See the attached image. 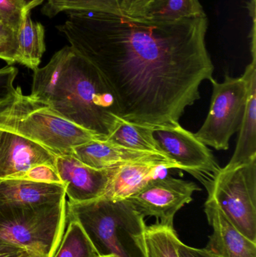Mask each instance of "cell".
<instances>
[{"label":"cell","mask_w":256,"mask_h":257,"mask_svg":"<svg viewBox=\"0 0 256 257\" xmlns=\"http://www.w3.org/2000/svg\"><path fill=\"white\" fill-rule=\"evenodd\" d=\"M178 253L180 257H217L204 248H195L183 244L181 241L178 244Z\"/></svg>","instance_id":"cell-28"},{"label":"cell","mask_w":256,"mask_h":257,"mask_svg":"<svg viewBox=\"0 0 256 257\" xmlns=\"http://www.w3.org/2000/svg\"><path fill=\"white\" fill-rule=\"evenodd\" d=\"M67 231L53 257H97V252L78 222L69 220Z\"/></svg>","instance_id":"cell-21"},{"label":"cell","mask_w":256,"mask_h":257,"mask_svg":"<svg viewBox=\"0 0 256 257\" xmlns=\"http://www.w3.org/2000/svg\"><path fill=\"white\" fill-rule=\"evenodd\" d=\"M33 72L30 96L100 140H105L122 118L100 72L70 45Z\"/></svg>","instance_id":"cell-2"},{"label":"cell","mask_w":256,"mask_h":257,"mask_svg":"<svg viewBox=\"0 0 256 257\" xmlns=\"http://www.w3.org/2000/svg\"><path fill=\"white\" fill-rule=\"evenodd\" d=\"M72 155L81 163L96 169H109L134 162L162 161L175 163L167 156L159 153L126 149L105 140L92 141L75 147Z\"/></svg>","instance_id":"cell-13"},{"label":"cell","mask_w":256,"mask_h":257,"mask_svg":"<svg viewBox=\"0 0 256 257\" xmlns=\"http://www.w3.org/2000/svg\"><path fill=\"white\" fill-rule=\"evenodd\" d=\"M152 135L165 156L204 186L214 179L220 171L207 145L180 123L152 126Z\"/></svg>","instance_id":"cell-8"},{"label":"cell","mask_w":256,"mask_h":257,"mask_svg":"<svg viewBox=\"0 0 256 257\" xmlns=\"http://www.w3.org/2000/svg\"><path fill=\"white\" fill-rule=\"evenodd\" d=\"M16 63L36 70L45 54V30L41 23L31 18V13L24 18L18 32Z\"/></svg>","instance_id":"cell-17"},{"label":"cell","mask_w":256,"mask_h":257,"mask_svg":"<svg viewBox=\"0 0 256 257\" xmlns=\"http://www.w3.org/2000/svg\"><path fill=\"white\" fill-rule=\"evenodd\" d=\"M57 156L22 136L0 130V179L18 178L41 165L56 169Z\"/></svg>","instance_id":"cell-11"},{"label":"cell","mask_w":256,"mask_h":257,"mask_svg":"<svg viewBox=\"0 0 256 257\" xmlns=\"http://www.w3.org/2000/svg\"><path fill=\"white\" fill-rule=\"evenodd\" d=\"M171 169H180L175 163L162 161L134 162L119 166L102 197L112 200L127 199L149 181Z\"/></svg>","instance_id":"cell-14"},{"label":"cell","mask_w":256,"mask_h":257,"mask_svg":"<svg viewBox=\"0 0 256 257\" xmlns=\"http://www.w3.org/2000/svg\"><path fill=\"white\" fill-rule=\"evenodd\" d=\"M66 198L64 185L18 178L0 179V208L57 202Z\"/></svg>","instance_id":"cell-15"},{"label":"cell","mask_w":256,"mask_h":257,"mask_svg":"<svg viewBox=\"0 0 256 257\" xmlns=\"http://www.w3.org/2000/svg\"><path fill=\"white\" fill-rule=\"evenodd\" d=\"M179 239L174 227L156 223L146 226L144 234V248L147 257H180Z\"/></svg>","instance_id":"cell-19"},{"label":"cell","mask_w":256,"mask_h":257,"mask_svg":"<svg viewBox=\"0 0 256 257\" xmlns=\"http://www.w3.org/2000/svg\"><path fill=\"white\" fill-rule=\"evenodd\" d=\"M66 214L67 221L81 225L99 256L147 257L144 217L128 199L69 200Z\"/></svg>","instance_id":"cell-3"},{"label":"cell","mask_w":256,"mask_h":257,"mask_svg":"<svg viewBox=\"0 0 256 257\" xmlns=\"http://www.w3.org/2000/svg\"><path fill=\"white\" fill-rule=\"evenodd\" d=\"M28 250L0 239V257L20 256L27 253Z\"/></svg>","instance_id":"cell-29"},{"label":"cell","mask_w":256,"mask_h":257,"mask_svg":"<svg viewBox=\"0 0 256 257\" xmlns=\"http://www.w3.org/2000/svg\"><path fill=\"white\" fill-rule=\"evenodd\" d=\"M201 188L192 181L171 176L159 177L131 196L130 201L144 217H154L159 224L174 227V218L192 195Z\"/></svg>","instance_id":"cell-9"},{"label":"cell","mask_w":256,"mask_h":257,"mask_svg":"<svg viewBox=\"0 0 256 257\" xmlns=\"http://www.w3.org/2000/svg\"><path fill=\"white\" fill-rule=\"evenodd\" d=\"M165 3V0H120V12L131 19H151Z\"/></svg>","instance_id":"cell-24"},{"label":"cell","mask_w":256,"mask_h":257,"mask_svg":"<svg viewBox=\"0 0 256 257\" xmlns=\"http://www.w3.org/2000/svg\"><path fill=\"white\" fill-rule=\"evenodd\" d=\"M206 15L199 0H165V5L151 19L177 21Z\"/></svg>","instance_id":"cell-22"},{"label":"cell","mask_w":256,"mask_h":257,"mask_svg":"<svg viewBox=\"0 0 256 257\" xmlns=\"http://www.w3.org/2000/svg\"><path fill=\"white\" fill-rule=\"evenodd\" d=\"M18 32L0 20V59L9 65L16 63Z\"/></svg>","instance_id":"cell-25"},{"label":"cell","mask_w":256,"mask_h":257,"mask_svg":"<svg viewBox=\"0 0 256 257\" xmlns=\"http://www.w3.org/2000/svg\"><path fill=\"white\" fill-rule=\"evenodd\" d=\"M69 12H102L123 16L120 0H48L42 9V14L50 18Z\"/></svg>","instance_id":"cell-20"},{"label":"cell","mask_w":256,"mask_h":257,"mask_svg":"<svg viewBox=\"0 0 256 257\" xmlns=\"http://www.w3.org/2000/svg\"><path fill=\"white\" fill-rule=\"evenodd\" d=\"M243 76L247 83L246 108L235 151L228 164L222 168L231 170L256 159V58L246 66Z\"/></svg>","instance_id":"cell-16"},{"label":"cell","mask_w":256,"mask_h":257,"mask_svg":"<svg viewBox=\"0 0 256 257\" xmlns=\"http://www.w3.org/2000/svg\"><path fill=\"white\" fill-rule=\"evenodd\" d=\"M0 130L33 141L57 157L72 155L75 147L100 140L59 116L45 102L23 94L21 87L0 100Z\"/></svg>","instance_id":"cell-4"},{"label":"cell","mask_w":256,"mask_h":257,"mask_svg":"<svg viewBox=\"0 0 256 257\" xmlns=\"http://www.w3.org/2000/svg\"><path fill=\"white\" fill-rule=\"evenodd\" d=\"M105 141L126 149L164 154L153 139L152 126L132 123L123 118L120 119Z\"/></svg>","instance_id":"cell-18"},{"label":"cell","mask_w":256,"mask_h":257,"mask_svg":"<svg viewBox=\"0 0 256 257\" xmlns=\"http://www.w3.org/2000/svg\"><path fill=\"white\" fill-rule=\"evenodd\" d=\"M211 102L207 118L195 136L217 151L229 148V141L239 131L246 108L247 83L244 76L225 75L223 82L212 78Z\"/></svg>","instance_id":"cell-7"},{"label":"cell","mask_w":256,"mask_h":257,"mask_svg":"<svg viewBox=\"0 0 256 257\" xmlns=\"http://www.w3.org/2000/svg\"><path fill=\"white\" fill-rule=\"evenodd\" d=\"M204 212L213 229L205 250L217 257H256V243L244 236L214 202L207 199Z\"/></svg>","instance_id":"cell-12"},{"label":"cell","mask_w":256,"mask_h":257,"mask_svg":"<svg viewBox=\"0 0 256 257\" xmlns=\"http://www.w3.org/2000/svg\"><path fill=\"white\" fill-rule=\"evenodd\" d=\"M119 166L93 169L73 155L57 157L56 161V170L64 185L66 195L74 202H89L102 197Z\"/></svg>","instance_id":"cell-10"},{"label":"cell","mask_w":256,"mask_h":257,"mask_svg":"<svg viewBox=\"0 0 256 257\" xmlns=\"http://www.w3.org/2000/svg\"><path fill=\"white\" fill-rule=\"evenodd\" d=\"M18 179L28 180L36 182L49 183V184H61V179L57 170L51 166L41 165L36 166L24 172Z\"/></svg>","instance_id":"cell-26"},{"label":"cell","mask_w":256,"mask_h":257,"mask_svg":"<svg viewBox=\"0 0 256 257\" xmlns=\"http://www.w3.org/2000/svg\"><path fill=\"white\" fill-rule=\"evenodd\" d=\"M45 0H0V20L18 31L23 21L31 11Z\"/></svg>","instance_id":"cell-23"},{"label":"cell","mask_w":256,"mask_h":257,"mask_svg":"<svg viewBox=\"0 0 256 257\" xmlns=\"http://www.w3.org/2000/svg\"><path fill=\"white\" fill-rule=\"evenodd\" d=\"M57 26L70 46L100 72L120 117L147 126L179 123L213 78L207 15L177 21L69 12Z\"/></svg>","instance_id":"cell-1"},{"label":"cell","mask_w":256,"mask_h":257,"mask_svg":"<svg viewBox=\"0 0 256 257\" xmlns=\"http://www.w3.org/2000/svg\"><path fill=\"white\" fill-rule=\"evenodd\" d=\"M18 74V69L11 65L0 69V100L9 96L15 90L14 83Z\"/></svg>","instance_id":"cell-27"},{"label":"cell","mask_w":256,"mask_h":257,"mask_svg":"<svg viewBox=\"0 0 256 257\" xmlns=\"http://www.w3.org/2000/svg\"><path fill=\"white\" fill-rule=\"evenodd\" d=\"M97 257H102V256H97Z\"/></svg>","instance_id":"cell-31"},{"label":"cell","mask_w":256,"mask_h":257,"mask_svg":"<svg viewBox=\"0 0 256 257\" xmlns=\"http://www.w3.org/2000/svg\"><path fill=\"white\" fill-rule=\"evenodd\" d=\"M21 257H43L40 256V255L37 254V253H31V252H27V253H24L23 256Z\"/></svg>","instance_id":"cell-30"},{"label":"cell","mask_w":256,"mask_h":257,"mask_svg":"<svg viewBox=\"0 0 256 257\" xmlns=\"http://www.w3.org/2000/svg\"><path fill=\"white\" fill-rule=\"evenodd\" d=\"M66 198L57 202L0 208V239L43 257L55 254L67 223Z\"/></svg>","instance_id":"cell-5"},{"label":"cell","mask_w":256,"mask_h":257,"mask_svg":"<svg viewBox=\"0 0 256 257\" xmlns=\"http://www.w3.org/2000/svg\"><path fill=\"white\" fill-rule=\"evenodd\" d=\"M208 196L228 220L256 243V159L231 170L221 168L206 184Z\"/></svg>","instance_id":"cell-6"}]
</instances>
